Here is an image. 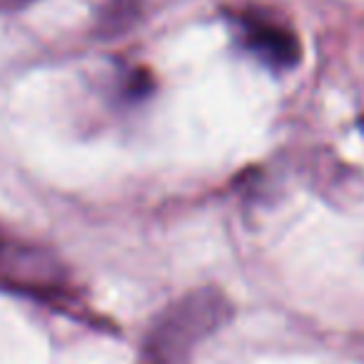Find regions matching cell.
Instances as JSON below:
<instances>
[{"label":"cell","instance_id":"cell-6","mask_svg":"<svg viewBox=\"0 0 364 364\" xmlns=\"http://www.w3.org/2000/svg\"><path fill=\"white\" fill-rule=\"evenodd\" d=\"M41 0H0V13H18L26 11V8L36 6Z\"/></svg>","mask_w":364,"mask_h":364},{"label":"cell","instance_id":"cell-1","mask_svg":"<svg viewBox=\"0 0 364 364\" xmlns=\"http://www.w3.org/2000/svg\"><path fill=\"white\" fill-rule=\"evenodd\" d=\"M232 314L235 304L223 287L205 284L180 294L147 324L140 342L142 364H188Z\"/></svg>","mask_w":364,"mask_h":364},{"label":"cell","instance_id":"cell-5","mask_svg":"<svg viewBox=\"0 0 364 364\" xmlns=\"http://www.w3.org/2000/svg\"><path fill=\"white\" fill-rule=\"evenodd\" d=\"M152 87H155L152 77L147 75L142 68H137V70L125 73V77L120 80V95L125 97V100H130V102H140V100H145V97L150 95Z\"/></svg>","mask_w":364,"mask_h":364},{"label":"cell","instance_id":"cell-4","mask_svg":"<svg viewBox=\"0 0 364 364\" xmlns=\"http://www.w3.org/2000/svg\"><path fill=\"white\" fill-rule=\"evenodd\" d=\"M145 13V0H105L95 16V36L112 41L130 33Z\"/></svg>","mask_w":364,"mask_h":364},{"label":"cell","instance_id":"cell-7","mask_svg":"<svg viewBox=\"0 0 364 364\" xmlns=\"http://www.w3.org/2000/svg\"><path fill=\"white\" fill-rule=\"evenodd\" d=\"M359 130H364V115L359 117Z\"/></svg>","mask_w":364,"mask_h":364},{"label":"cell","instance_id":"cell-3","mask_svg":"<svg viewBox=\"0 0 364 364\" xmlns=\"http://www.w3.org/2000/svg\"><path fill=\"white\" fill-rule=\"evenodd\" d=\"M237 46L274 73L294 70L302 63V43L282 21L257 8H240L228 16Z\"/></svg>","mask_w":364,"mask_h":364},{"label":"cell","instance_id":"cell-2","mask_svg":"<svg viewBox=\"0 0 364 364\" xmlns=\"http://www.w3.org/2000/svg\"><path fill=\"white\" fill-rule=\"evenodd\" d=\"M0 292L36 304L70 309L77 304V284L68 264L50 247L0 223Z\"/></svg>","mask_w":364,"mask_h":364}]
</instances>
